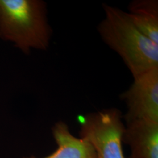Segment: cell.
Wrapping results in <instances>:
<instances>
[{
  "instance_id": "6da1fadb",
  "label": "cell",
  "mask_w": 158,
  "mask_h": 158,
  "mask_svg": "<svg viewBox=\"0 0 158 158\" xmlns=\"http://www.w3.org/2000/svg\"><path fill=\"white\" fill-rule=\"evenodd\" d=\"M105 17L97 26L102 41L118 55L133 78L158 68V45L130 21L126 12L103 3Z\"/></svg>"
},
{
  "instance_id": "7a4b0ae2",
  "label": "cell",
  "mask_w": 158,
  "mask_h": 158,
  "mask_svg": "<svg viewBox=\"0 0 158 158\" xmlns=\"http://www.w3.org/2000/svg\"><path fill=\"white\" fill-rule=\"evenodd\" d=\"M52 29L41 0H0V36L23 53L47 50Z\"/></svg>"
},
{
  "instance_id": "3957f363",
  "label": "cell",
  "mask_w": 158,
  "mask_h": 158,
  "mask_svg": "<svg viewBox=\"0 0 158 158\" xmlns=\"http://www.w3.org/2000/svg\"><path fill=\"white\" fill-rule=\"evenodd\" d=\"M120 110L110 108L80 119V138L89 142L97 158H126L122 143L125 125Z\"/></svg>"
},
{
  "instance_id": "277c9868",
  "label": "cell",
  "mask_w": 158,
  "mask_h": 158,
  "mask_svg": "<svg viewBox=\"0 0 158 158\" xmlns=\"http://www.w3.org/2000/svg\"><path fill=\"white\" fill-rule=\"evenodd\" d=\"M120 98L127 108L123 118L125 123L136 119L158 122V68L135 78Z\"/></svg>"
},
{
  "instance_id": "5b68a950",
  "label": "cell",
  "mask_w": 158,
  "mask_h": 158,
  "mask_svg": "<svg viewBox=\"0 0 158 158\" xmlns=\"http://www.w3.org/2000/svg\"><path fill=\"white\" fill-rule=\"evenodd\" d=\"M123 142L130 147V158H158V122L136 119L126 123Z\"/></svg>"
},
{
  "instance_id": "8992f818",
  "label": "cell",
  "mask_w": 158,
  "mask_h": 158,
  "mask_svg": "<svg viewBox=\"0 0 158 158\" xmlns=\"http://www.w3.org/2000/svg\"><path fill=\"white\" fill-rule=\"evenodd\" d=\"M52 132L57 148L54 152L44 158H97L90 144L73 135L65 123H57L53 127Z\"/></svg>"
},
{
  "instance_id": "52a82bcc",
  "label": "cell",
  "mask_w": 158,
  "mask_h": 158,
  "mask_svg": "<svg viewBox=\"0 0 158 158\" xmlns=\"http://www.w3.org/2000/svg\"><path fill=\"white\" fill-rule=\"evenodd\" d=\"M126 14L136 28L158 45V0H133Z\"/></svg>"
}]
</instances>
